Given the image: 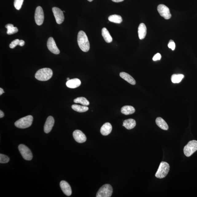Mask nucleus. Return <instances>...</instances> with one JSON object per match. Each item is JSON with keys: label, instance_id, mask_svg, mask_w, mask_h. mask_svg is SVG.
Listing matches in <instances>:
<instances>
[{"label": "nucleus", "instance_id": "1", "mask_svg": "<svg viewBox=\"0 0 197 197\" xmlns=\"http://www.w3.org/2000/svg\"><path fill=\"white\" fill-rule=\"evenodd\" d=\"M78 44L83 51L86 52L90 49V44L85 33L83 31H80L77 36Z\"/></svg>", "mask_w": 197, "mask_h": 197}, {"label": "nucleus", "instance_id": "2", "mask_svg": "<svg viewBox=\"0 0 197 197\" xmlns=\"http://www.w3.org/2000/svg\"><path fill=\"white\" fill-rule=\"evenodd\" d=\"M53 71L49 68H44L40 69L35 74V78L41 81H46L49 80L52 77Z\"/></svg>", "mask_w": 197, "mask_h": 197}, {"label": "nucleus", "instance_id": "3", "mask_svg": "<svg viewBox=\"0 0 197 197\" xmlns=\"http://www.w3.org/2000/svg\"><path fill=\"white\" fill-rule=\"evenodd\" d=\"M33 121V117L28 116L19 119L15 122V125L20 128H26L32 125Z\"/></svg>", "mask_w": 197, "mask_h": 197}, {"label": "nucleus", "instance_id": "4", "mask_svg": "<svg viewBox=\"0 0 197 197\" xmlns=\"http://www.w3.org/2000/svg\"><path fill=\"white\" fill-rule=\"evenodd\" d=\"M170 166L169 164L165 162H162L160 164L159 169L155 175L157 178L163 179L167 176L169 172Z\"/></svg>", "mask_w": 197, "mask_h": 197}, {"label": "nucleus", "instance_id": "5", "mask_svg": "<svg viewBox=\"0 0 197 197\" xmlns=\"http://www.w3.org/2000/svg\"><path fill=\"white\" fill-rule=\"evenodd\" d=\"M113 189L109 184L103 185L99 189L97 194V197H110L112 195Z\"/></svg>", "mask_w": 197, "mask_h": 197}, {"label": "nucleus", "instance_id": "6", "mask_svg": "<svg viewBox=\"0 0 197 197\" xmlns=\"http://www.w3.org/2000/svg\"><path fill=\"white\" fill-rule=\"evenodd\" d=\"M197 151V141L192 140L188 142L184 148L185 155L187 157L191 156Z\"/></svg>", "mask_w": 197, "mask_h": 197}, {"label": "nucleus", "instance_id": "7", "mask_svg": "<svg viewBox=\"0 0 197 197\" xmlns=\"http://www.w3.org/2000/svg\"><path fill=\"white\" fill-rule=\"evenodd\" d=\"M18 149L23 159L28 161L32 160V153L28 147L23 144H21L19 146Z\"/></svg>", "mask_w": 197, "mask_h": 197}, {"label": "nucleus", "instance_id": "8", "mask_svg": "<svg viewBox=\"0 0 197 197\" xmlns=\"http://www.w3.org/2000/svg\"><path fill=\"white\" fill-rule=\"evenodd\" d=\"M35 20L37 25L40 26L43 23L44 15L43 10L41 6H38L36 8L35 13Z\"/></svg>", "mask_w": 197, "mask_h": 197}, {"label": "nucleus", "instance_id": "9", "mask_svg": "<svg viewBox=\"0 0 197 197\" xmlns=\"http://www.w3.org/2000/svg\"><path fill=\"white\" fill-rule=\"evenodd\" d=\"M157 10L160 15L166 19L171 18V14L168 7L165 5L161 4L158 6Z\"/></svg>", "mask_w": 197, "mask_h": 197}, {"label": "nucleus", "instance_id": "10", "mask_svg": "<svg viewBox=\"0 0 197 197\" xmlns=\"http://www.w3.org/2000/svg\"><path fill=\"white\" fill-rule=\"evenodd\" d=\"M52 10L57 23L58 24H61L64 22V19L63 12L61 9L56 7L53 8Z\"/></svg>", "mask_w": 197, "mask_h": 197}, {"label": "nucleus", "instance_id": "11", "mask_svg": "<svg viewBox=\"0 0 197 197\" xmlns=\"http://www.w3.org/2000/svg\"><path fill=\"white\" fill-rule=\"evenodd\" d=\"M47 47L48 49L54 54H59L60 51L56 45L55 41L53 38L50 37L48 39L47 42Z\"/></svg>", "mask_w": 197, "mask_h": 197}, {"label": "nucleus", "instance_id": "12", "mask_svg": "<svg viewBox=\"0 0 197 197\" xmlns=\"http://www.w3.org/2000/svg\"><path fill=\"white\" fill-rule=\"evenodd\" d=\"M73 136L74 139L78 143H83L86 141V136L81 130H75L73 132Z\"/></svg>", "mask_w": 197, "mask_h": 197}, {"label": "nucleus", "instance_id": "13", "mask_svg": "<svg viewBox=\"0 0 197 197\" xmlns=\"http://www.w3.org/2000/svg\"><path fill=\"white\" fill-rule=\"evenodd\" d=\"M54 124V119L52 116H49L47 119L44 126V132L48 133L52 130Z\"/></svg>", "mask_w": 197, "mask_h": 197}, {"label": "nucleus", "instance_id": "14", "mask_svg": "<svg viewBox=\"0 0 197 197\" xmlns=\"http://www.w3.org/2000/svg\"><path fill=\"white\" fill-rule=\"evenodd\" d=\"M60 186L64 194L67 196L71 195L72 193L71 187L67 182L65 181H61Z\"/></svg>", "mask_w": 197, "mask_h": 197}, {"label": "nucleus", "instance_id": "15", "mask_svg": "<svg viewBox=\"0 0 197 197\" xmlns=\"http://www.w3.org/2000/svg\"><path fill=\"white\" fill-rule=\"evenodd\" d=\"M112 130V126L110 123L107 122L101 127L100 132L103 136H106L110 134Z\"/></svg>", "mask_w": 197, "mask_h": 197}, {"label": "nucleus", "instance_id": "16", "mask_svg": "<svg viewBox=\"0 0 197 197\" xmlns=\"http://www.w3.org/2000/svg\"><path fill=\"white\" fill-rule=\"evenodd\" d=\"M66 84L69 88L75 89L81 85V82L79 79L75 78L68 81Z\"/></svg>", "mask_w": 197, "mask_h": 197}, {"label": "nucleus", "instance_id": "17", "mask_svg": "<svg viewBox=\"0 0 197 197\" xmlns=\"http://www.w3.org/2000/svg\"><path fill=\"white\" fill-rule=\"evenodd\" d=\"M147 33V27L144 23H141L138 28V36L140 40L143 39L145 38Z\"/></svg>", "mask_w": 197, "mask_h": 197}, {"label": "nucleus", "instance_id": "18", "mask_svg": "<svg viewBox=\"0 0 197 197\" xmlns=\"http://www.w3.org/2000/svg\"><path fill=\"white\" fill-rule=\"evenodd\" d=\"M120 76L122 79L128 82L130 84L132 85H136V81L135 79L128 73H124V72H122V73H120Z\"/></svg>", "mask_w": 197, "mask_h": 197}, {"label": "nucleus", "instance_id": "19", "mask_svg": "<svg viewBox=\"0 0 197 197\" xmlns=\"http://www.w3.org/2000/svg\"><path fill=\"white\" fill-rule=\"evenodd\" d=\"M136 123L135 120L132 119H129L124 120L123 126L128 130L133 128L136 126Z\"/></svg>", "mask_w": 197, "mask_h": 197}, {"label": "nucleus", "instance_id": "20", "mask_svg": "<svg viewBox=\"0 0 197 197\" xmlns=\"http://www.w3.org/2000/svg\"><path fill=\"white\" fill-rule=\"evenodd\" d=\"M156 124L159 128L164 130H167L168 129V126L166 122L162 118L158 117L156 119Z\"/></svg>", "mask_w": 197, "mask_h": 197}, {"label": "nucleus", "instance_id": "21", "mask_svg": "<svg viewBox=\"0 0 197 197\" xmlns=\"http://www.w3.org/2000/svg\"><path fill=\"white\" fill-rule=\"evenodd\" d=\"M121 112L125 115L132 114L135 112V109L132 106H125L122 107Z\"/></svg>", "mask_w": 197, "mask_h": 197}, {"label": "nucleus", "instance_id": "22", "mask_svg": "<svg viewBox=\"0 0 197 197\" xmlns=\"http://www.w3.org/2000/svg\"><path fill=\"white\" fill-rule=\"evenodd\" d=\"M101 33H102V36L105 41L107 43H110L112 41V37L111 36L108 31L106 28H103L101 31Z\"/></svg>", "mask_w": 197, "mask_h": 197}, {"label": "nucleus", "instance_id": "23", "mask_svg": "<svg viewBox=\"0 0 197 197\" xmlns=\"http://www.w3.org/2000/svg\"><path fill=\"white\" fill-rule=\"evenodd\" d=\"M72 108L74 110L79 112H84L89 110V107L87 106H81L77 104L72 105Z\"/></svg>", "mask_w": 197, "mask_h": 197}, {"label": "nucleus", "instance_id": "24", "mask_svg": "<svg viewBox=\"0 0 197 197\" xmlns=\"http://www.w3.org/2000/svg\"><path fill=\"white\" fill-rule=\"evenodd\" d=\"M108 20L110 22L116 23H120L122 22V18L120 15H112L108 17Z\"/></svg>", "mask_w": 197, "mask_h": 197}, {"label": "nucleus", "instance_id": "25", "mask_svg": "<svg viewBox=\"0 0 197 197\" xmlns=\"http://www.w3.org/2000/svg\"><path fill=\"white\" fill-rule=\"evenodd\" d=\"M184 77L183 74H173L171 76V81L173 83H179L180 82Z\"/></svg>", "mask_w": 197, "mask_h": 197}, {"label": "nucleus", "instance_id": "26", "mask_svg": "<svg viewBox=\"0 0 197 197\" xmlns=\"http://www.w3.org/2000/svg\"><path fill=\"white\" fill-rule=\"evenodd\" d=\"M6 28L7 29V33L8 34L11 35L16 33L18 32V29L17 27L14 26V25L11 24H8L6 25Z\"/></svg>", "mask_w": 197, "mask_h": 197}, {"label": "nucleus", "instance_id": "27", "mask_svg": "<svg viewBox=\"0 0 197 197\" xmlns=\"http://www.w3.org/2000/svg\"><path fill=\"white\" fill-rule=\"evenodd\" d=\"M74 102L76 103H81L84 106H87L89 104V101L85 97H77L74 99Z\"/></svg>", "mask_w": 197, "mask_h": 197}, {"label": "nucleus", "instance_id": "28", "mask_svg": "<svg viewBox=\"0 0 197 197\" xmlns=\"http://www.w3.org/2000/svg\"><path fill=\"white\" fill-rule=\"evenodd\" d=\"M24 0H15L14 6L15 8L17 10H19L21 9Z\"/></svg>", "mask_w": 197, "mask_h": 197}, {"label": "nucleus", "instance_id": "29", "mask_svg": "<svg viewBox=\"0 0 197 197\" xmlns=\"http://www.w3.org/2000/svg\"><path fill=\"white\" fill-rule=\"evenodd\" d=\"M10 160L9 158L7 156L3 154H0V163L4 164L8 163Z\"/></svg>", "mask_w": 197, "mask_h": 197}, {"label": "nucleus", "instance_id": "30", "mask_svg": "<svg viewBox=\"0 0 197 197\" xmlns=\"http://www.w3.org/2000/svg\"><path fill=\"white\" fill-rule=\"evenodd\" d=\"M20 40L19 39L15 40L11 42L10 44V47L11 49H13L17 45H19V42Z\"/></svg>", "mask_w": 197, "mask_h": 197}, {"label": "nucleus", "instance_id": "31", "mask_svg": "<svg viewBox=\"0 0 197 197\" xmlns=\"http://www.w3.org/2000/svg\"><path fill=\"white\" fill-rule=\"evenodd\" d=\"M168 48L171 49L172 50H174L175 49V44L174 41L172 40H171L169 41L168 44Z\"/></svg>", "mask_w": 197, "mask_h": 197}, {"label": "nucleus", "instance_id": "32", "mask_svg": "<svg viewBox=\"0 0 197 197\" xmlns=\"http://www.w3.org/2000/svg\"><path fill=\"white\" fill-rule=\"evenodd\" d=\"M161 54L159 53H157L154 56L153 58V60L154 61H157V60H159L161 59Z\"/></svg>", "mask_w": 197, "mask_h": 197}, {"label": "nucleus", "instance_id": "33", "mask_svg": "<svg viewBox=\"0 0 197 197\" xmlns=\"http://www.w3.org/2000/svg\"><path fill=\"white\" fill-rule=\"evenodd\" d=\"M25 42L23 40H21L19 41V45L21 46H22L24 45Z\"/></svg>", "mask_w": 197, "mask_h": 197}, {"label": "nucleus", "instance_id": "34", "mask_svg": "<svg viewBox=\"0 0 197 197\" xmlns=\"http://www.w3.org/2000/svg\"><path fill=\"white\" fill-rule=\"evenodd\" d=\"M4 116V114L2 111H0V118H2Z\"/></svg>", "mask_w": 197, "mask_h": 197}, {"label": "nucleus", "instance_id": "35", "mask_svg": "<svg viewBox=\"0 0 197 197\" xmlns=\"http://www.w3.org/2000/svg\"><path fill=\"white\" fill-rule=\"evenodd\" d=\"M113 2H122L124 0H112Z\"/></svg>", "mask_w": 197, "mask_h": 197}, {"label": "nucleus", "instance_id": "36", "mask_svg": "<svg viewBox=\"0 0 197 197\" xmlns=\"http://www.w3.org/2000/svg\"><path fill=\"white\" fill-rule=\"evenodd\" d=\"M3 93H4V91L3 89L1 88H0V95H1Z\"/></svg>", "mask_w": 197, "mask_h": 197}, {"label": "nucleus", "instance_id": "37", "mask_svg": "<svg viewBox=\"0 0 197 197\" xmlns=\"http://www.w3.org/2000/svg\"><path fill=\"white\" fill-rule=\"evenodd\" d=\"M88 1L89 2H91L92 1H93V0H88Z\"/></svg>", "mask_w": 197, "mask_h": 197}, {"label": "nucleus", "instance_id": "38", "mask_svg": "<svg viewBox=\"0 0 197 197\" xmlns=\"http://www.w3.org/2000/svg\"><path fill=\"white\" fill-rule=\"evenodd\" d=\"M67 81H69V80L70 79L69 78H67Z\"/></svg>", "mask_w": 197, "mask_h": 197}]
</instances>
